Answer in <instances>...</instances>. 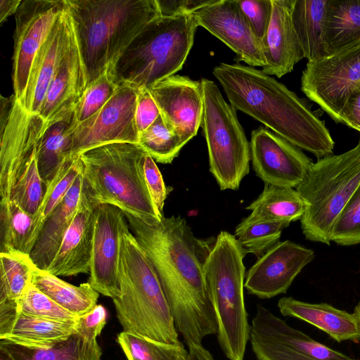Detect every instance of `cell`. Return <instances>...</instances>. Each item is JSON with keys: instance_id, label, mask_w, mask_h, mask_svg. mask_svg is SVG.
Masks as SVG:
<instances>
[{"instance_id": "e575fe53", "label": "cell", "mask_w": 360, "mask_h": 360, "mask_svg": "<svg viewBox=\"0 0 360 360\" xmlns=\"http://www.w3.org/2000/svg\"><path fill=\"white\" fill-rule=\"evenodd\" d=\"M290 223L257 219L250 214L236 228L235 237L243 253L262 257L279 242L282 231Z\"/></svg>"}, {"instance_id": "d4e9b609", "label": "cell", "mask_w": 360, "mask_h": 360, "mask_svg": "<svg viewBox=\"0 0 360 360\" xmlns=\"http://www.w3.org/2000/svg\"><path fill=\"white\" fill-rule=\"evenodd\" d=\"M278 307L283 316L307 322L338 342L360 341V327L354 313H348L327 303H309L292 297L281 298Z\"/></svg>"}, {"instance_id": "7c38bea8", "label": "cell", "mask_w": 360, "mask_h": 360, "mask_svg": "<svg viewBox=\"0 0 360 360\" xmlns=\"http://www.w3.org/2000/svg\"><path fill=\"white\" fill-rule=\"evenodd\" d=\"M249 341L257 360H358L313 340L262 304L252 319Z\"/></svg>"}, {"instance_id": "f907efd6", "label": "cell", "mask_w": 360, "mask_h": 360, "mask_svg": "<svg viewBox=\"0 0 360 360\" xmlns=\"http://www.w3.org/2000/svg\"><path fill=\"white\" fill-rule=\"evenodd\" d=\"M0 360H12L3 349H0Z\"/></svg>"}, {"instance_id": "c3c4849f", "label": "cell", "mask_w": 360, "mask_h": 360, "mask_svg": "<svg viewBox=\"0 0 360 360\" xmlns=\"http://www.w3.org/2000/svg\"><path fill=\"white\" fill-rule=\"evenodd\" d=\"M187 360H214L211 353L202 344H193L188 346Z\"/></svg>"}, {"instance_id": "9c48e42d", "label": "cell", "mask_w": 360, "mask_h": 360, "mask_svg": "<svg viewBox=\"0 0 360 360\" xmlns=\"http://www.w3.org/2000/svg\"><path fill=\"white\" fill-rule=\"evenodd\" d=\"M204 109L201 122L210 171L221 190H237L249 173L250 146L236 110L222 96L214 82L201 80Z\"/></svg>"}, {"instance_id": "52a82bcc", "label": "cell", "mask_w": 360, "mask_h": 360, "mask_svg": "<svg viewBox=\"0 0 360 360\" xmlns=\"http://www.w3.org/2000/svg\"><path fill=\"white\" fill-rule=\"evenodd\" d=\"M245 256L235 236L222 231L204 268L217 320L218 342L229 360H244L250 340V325L244 299Z\"/></svg>"}, {"instance_id": "7bdbcfd3", "label": "cell", "mask_w": 360, "mask_h": 360, "mask_svg": "<svg viewBox=\"0 0 360 360\" xmlns=\"http://www.w3.org/2000/svg\"><path fill=\"white\" fill-rule=\"evenodd\" d=\"M143 177L158 211L163 214V207L168 192L162 176L153 158L145 150L141 158Z\"/></svg>"}, {"instance_id": "7a4b0ae2", "label": "cell", "mask_w": 360, "mask_h": 360, "mask_svg": "<svg viewBox=\"0 0 360 360\" xmlns=\"http://www.w3.org/2000/svg\"><path fill=\"white\" fill-rule=\"evenodd\" d=\"M230 104L317 159L333 155L325 122L283 84L254 67L221 63L213 70Z\"/></svg>"}, {"instance_id": "cb8c5ba5", "label": "cell", "mask_w": 360, "mask_h": 360, "mask_svg": "<svg viewBox=\"0 0 360 360\" xmlns=\"http://www.w3.org/2000/svg\"><path fill=\"white\" fill-rule=\"evenodd\" d=\"M84 191L82 170L64 198L45 221L29 254L35 266L47 271L76 214Z\"/></svg>"}, {"instance_id": "44dd1931", "label": "cell", "mask_w": 360, "mask_h": 360, "mask_svg": "<svg viewBox=\"0 0 360 360\" xmlns=\"http://www.w3.org/2000/svg\"><path fill=\"white\" fill-rule=\"evenodd\" d=\"M86 87L84 68L72 27L66 51L37 115L46 124L63 118L74 111Z\"/></svg>"}, {"instance_id": "f35d334b", "label": "cell", "mask_w": 360, "mask_h": 360, "mask_svg": "<svg viewBox=\"0 0 360 360\" xmlns=\"http://www.w3.org/2000/svg\"><path fill=\"white\" fill-rule=\"evenodd\" d=\"M118 87L110 72L102 75L86 86L74 110L77 124L82 123L98 112L111 98Z\"/></svg>"}, {"instance_id": "484cf974", "label": "cell", "mask_w": 360, "mask_h": 360, "mask_svg": "<svg viewBox=\"0 0 360 360\" xmlns=\"http://www.w3.org/2000/svg\"><path fill=\"white\" fill-rule=\"evenodd\" d=\"M77 319L55 321L19 312L9 330L0 336V340L34 349L51 347L77 333Z\"/></svg>"}, {"instance_id": "e0dca14e", "label": "cell", "mask_w": 360, "mask_h": 360, "mask_svg": "<svg viewBox=\"0 0 360 360\" xmlns=\"http://www.w3.org/2000/svg\"><path fill=\"white\" fill-rule=\"evenodd\" d=\"M314 258L311 249L288 240L279 241L248 270L245 288L262 299L285 293L302 269Z\"/></svg>"}, {"instance_id": "1f68e13d", "label": "cell", "mask_w": 360, "mask_h": 360, "mask_svg": "<svg viewBox=\"0 0 360 360\" xmlns=\"http://www.w3.org/2000/svg\"><path fill=\"white\" fill-rule=\"evenodd\" d=\"M253 217L263 221L290 223L301 219L307 203L297 189L266 185L263 191L247 207Z\"/></svg>"}, {"instance_id": "ab89813d", "label": "cell", "mask_w": 360, "mask_h": 360, "mask_svg": "<svg viewBox=\"0 0 360 360\" xmlns=\"http://www.w3.org/2000/svg\"><path fill=\"white\" fill-rule=\"evenodd\" d=\"M18 311L41 319L72 321L79 317L59 306L32 283L18 302Z\"/></svg>"}, {"instance_id": "ba28073f", "label": "cell", "mask_w": 360, "mask_h": 360, "mask_svg": "<svg viewBox=\"0 0 360 360\" xmlns=\"http://www.w3.org/2000/svg\"><path fill=\"white\" fill-rule=\"evenodd\" d=\"M360 186V142L352 149L313 162L296 188L307 203L300 219L307 240L329 245L332 228Z\"/></svg>"}, {"instance_id": "7dc6e473", "label": "cell", "mask_w": 360, "mask_h": 360, "mask_svg": "<svg viewBox=\"0 0 360 360\" xmlns=\"http://www.w3.org/2000/svg\"><path fill=\"white\" fill-rule=\"evenodd\" d=\"M22 0L0 1V23L2 24L10 15L15 14Z\"/></svg>"}, {"instance_id": "3957f363", "label": "cell", "mask_w": 360, "mask_h": 360, "mask_svg": "<svg viewBox=\"0 0 360 360\" xmlns=\"http://www.w3.org/2000/svg\"><path fill=\"white\" fill-rule=\"evenodd\" d=\"M65 2L84 68L86 86L110 72L138 34L160 16L156 0Z\"/></svg>"}, {"instance_id": "d590c367", "label": "cell", "mask_w": 360, "mask_h": 360, "mask_svg": "<svg viewBox=\"0 0 360 360\" xmlns=\"http://www.w3.org/2000/svg\"><path fill=\"white\" fill-rule=\"evenodd\" d=\"M117 341L127 360H187L188 352L181 342L167 343L127 332Z\"/></svg>"}, {"instance_id": "f6af8a7d", "label": "cell", "mask_w": 360, "mask_h": 360, "mask_svg": "<svg viewBox=\"0 0 360 360\" xmlns=\"http://www.w3.org/2000/svg\"><path fill=\"white\" fill-rule=\"evenodd\" d=\"M160 16L174 17L192 14L213 0H156Z\"/></svg>"}, {"instance_id": "681fc988", "label": "cell", "mask_w": 360, "mask_h": 360, "mask_svg": "<svg viewBox=\"0 0 360 360\" xmlns=\"http://www.w3.org/2000/svg\"><path fill=\"white\" fill-rule=\"evenodd\" d=\"M354 314H355V316L357 318V320H358V322L359 324V327H360V301L355 307L354 310Z\"/></svg>"}, {"instance_id": "6da1fadb", "label": "cell", "mask_w": 360, "mask_h": 360, "mask_svg": "<svg viewBox=\"0 0 360 360\" xmlns=\"http://www.w3.org/2000/svg\"><path fill=\"white\" fill-rule=\"evenodd\" d=\"M124 215L156 271L176 328L187 346L202 344L204 338L217 334L204 270L216 238H197L180 216L146 222Z\"/></svg>"}, {"instance_id": "8992f818", "label": "cell", "mask_w": 360, "mask_h": 360, "mask_svg": "<svg viewBox=\"0 0 360 360\" xmlns=\"http://www.w3.org/2000/svg\"><path fill=\"white\" fill-rule=\"evenodd\" d=\"M192 14L159 16L132 40L110 72L117 84L149 88L179 71L193 46Z\"/></svg>"}, {"instance_id": "ffe728a7", "label": "cell", "mask_w": 360, "mask_h": 360, "mask_svg": "<svg viewBox=\"0 0 360 360\" xmlns=\"http://www.w3.org/2000/svg\"><path fill=\"white\" fill-rule=\"evenodd\" d=\"M72 21L65 7L57 18L32 62L24 99L20 105L30 114H38L51 82L66 51Z\"/></svg>"}, {"instance_id": "836d02e7", "label": "cell", "mask_w": 360, "mask_h": 360, "mask_svg": "<svg viewBox=\"0 0 360 360\" xmlns=\"http://www.w3.org/2000/svg\"><path fill=\"white\" fill-rule=\"evenodd\" d=\"M34 267L26 253L0 252V301L18 304L31 283Z\"/></svg>"}, {"instance_id": "9a60e30c", "label": "cell", "mask_w": 360, "mask_h": 360, "mask_svg": "<svg viewBox=\"0 0 360 360\" xmlns=\"http://www.w3.org/2000/svg\"><path fill=\"white\" fill-rule=\"evenodd\" d=\"M251 161L266 185L296 188L313 163L301 149L264 127L252 131Z\"/></svg>"}, {"instance_id": "4316f807", "label": "cell", "mask_w": 360, "mask_h": 360, "mask_svg": "<svg viewBox=\"0 0 360 360\" xmlns=\"http://www.w3.org/2000/svg\"><path fill=\"white\" fill-rule=\"evenodd\" d=\"M12 360H101L97 337L77 330L67 340L46 349H34L1 341Z\"/></svg>"}, {"instance_id": "4fadbf2b", "label": "cell", "mask_w": 360, "mask_h": 360, "mask_svg": "<svg viewBox=\"0 0 360 360\" xmlns=\"http://www.w3.org/2000/svg\"><path fill=\"white\" fill-rule=\"evenodd\" d=\"M139 89L120 84L108 102L86 121L76 124L70 134L68 158L113 143H139L135 112Z\"/></svg>"}, {"instance_id": "d6986e66", "label": "cell", "mask_w": 360, "mask_h": 360, "mask_svg": "<svg viewBox=\"0 0 360 360\" xmlns=\"http://www.w3.org/2000/svg\"><path fill=\"white\" fill-rule=\"evenodd\" d=\"M197 26L215 36L251 67H263L262 44L253 33L238 0H213L192 13Z\"/></svg>"}, {"instance_id": "f1b7e54d", "label": "cell", "mask_w": 360, "mask_h": 360, "mask_svg": "<svg viewBox=\"0 0 360 360\" xmlns=\"http://www.w3.org/2000/svg\"><path fill=\"white\" fill-rule=\"evenodd\" d=\"M31 283L59 306L77 317L87 314L97 305L99 293L88 282L79 286L73 285L35 266Z\"/></svg>"}, {"instance_id": "8d00e7d4", "label": "cell", "mask_w": 360, "mask_h": 360, "mask_svg": "<svg viewBox=\"0 0 360 360\" xmlns=\"http://www.w3.org/2000/svg\"><path fill=\"white\" fill-rule=\"evenodd\" d=\"M32 219L33 216L15 202L1 200V252L18 251L25 253Z\"/></svg>"}, {"instance_id": "74e56055", "label": "cell", "mask_w": 360, "mask_h": 360, "mask_svg": "<svg viewBox=\"0 0 360 360\" xmlns=\"http://www.w3.org/2000/svg\"><path fill=\"white\" fill-rule=\"evenodd\" d=\"M138 144L155 161L168 164L179 155L186 143L160 115L148 129L139 134Z\"/></svg>"}, {"instance_id": "60d3db41", "label": "cell", "mask_w": 360, "mask_h": 360, "mask_svg": "<svg viewBox=\"0 0 360 360\" xmlns=\"http://www.w3.org/2000/svg\"><path fill=\"white\" fill-rule=\"evenodd\" d=\"M330 239L345 246L360 243V186L336 219Z\"/></svg>"}, {"instance_id": "4dcf8cb0", "label": "cell", "mask_w": 360, "mask_h": 360, "mask_svg": "<svg viewBox=\"0 0 360 360\" xmlns=\"http://www.w3.org/2000/svg\"><path fill=\"white\" fill-rule=\"evenodd\" d=\"M327 55L360 41V0H328L324 22Z\"/></svg>"}, {"instance_id": "5b68a950", "label": "cell", "mask_w": 360, "mask_h": 360, "mask_svg": "<svg viewBox=\"0 0 360 360\" xmlns=\"http://www.w3.org/2000/svg\"><path fill=\"white\" fill-rule=\"evenodd\" d=\"M144 150L137 143H113L79 155L84 191L96 207L110 205L144 221H160L141 169Z\"/></svg>"}, {"instance_id": "f546056e", "label": "cell", "mask_w": 360, "mask_h": 360, "mask_svg": "<svg viewBox=\"0 0 360 360\" xmlns=\"http://www.w3.org/2000/svg\"><path fill=\"white\" fill-rule=\"evenodd\" d=\"M74 111L51 124H46L37 150L40 176L46 186L68 158L70 134L76 125Z\"/></svg>"}, {"instance_id": "2e32d148", "label": "cell", "mask_w": 360, "mask_h": 360, "mask_svg": "<svg viewBox=\"0 0 360 360\" xmlns=\"http://www.w3.org/2000/svg\"><path fill=\"white\" fill-rule=\"evenodd\" d=\"M126 221L123 211L115 206L102 204L96 207L88 283L98 293L112 299L120 294V232Z\"/></svg>"}, {"instance_id": "603a6c76", "label": "cell", "mask_w": 360, "mask_h": 360, "mask_svg": "<svg viewBox=\"0 0 360 360\" xmlns=\"http://www.w3.org/2000/svg\"><path fill=\"white\" fill-rule=\"evenodd\" d=\"M294 0H272V14L262 41V71L278 77L290 72L304 53L295 33L292 11Z\"/></svg>"}, {"instance_id": "ee69618b", "label": "cell", "mask_w": 360, "mask_h": 360, "mask_svg": "<svg viewBox=\"0 0 360 360\" xmlns=\"http://www.w3.org/2000/svg\"><path fill=\"white\" fill-rule=\"evenodd\" d=\"M160 115V110L148 89H139L135 112L139 134L148 129Z\"/></svg>"}, {"instance_id": "8fae6325", "label": "cell", "mask_w": 360, "mask_h": 360, "mask_svg": "<svg viewBox=\"0 0 360 360\" xmlns=\"http://www.w3.org/2000/svg\"><path fill=\"white\" fill-rule=\"evenodd\" d=\"M0 108V194L1 200H10L20 175L37 156L46 122L27 112L14 94L1 95Z\"/></svg>"}, {"instance_id": "ac0fdd59", "label": "cell", "mask_w": 360, "mask_h": 360, "mask_svg": "<svg viewBox=\"0 0 360 360\" xmlns=\"http://www.w3.org/2000/svg\"><path fill=\"white\" fill-rule=\"evenodd\" d=\"M148 89L165 122L188 143L201 126L204 109L201 81L174 75Z\"/></svg>"}, {"instance_id": "7402d4cb", "label": "cell", "mask_w": 360, "mask_h": 360, "mask_svg": "<svg viewBox=\"0 0 360 360\" xmlns=\"http://www.w3.org/2000/svg\"><path fill=\"white\" fill-rule=\"evenodd\" d=\"M96 206L84 191L76 214L47 271L57 276L89 273Z\"/></svg>"}, {"instance_id": "30bf717a", "label": "cell", "mask_w": 360, "mask_h": 360, "mask_svg": "<svg viewBox=\"0 0 360 360\" xmlns=\"http://www.w3.org/2000/svg\"><path fill=\"white\" fill-rule=\"evenodd\" d=\"M359 86L360 41L308 61L301 78L302 91L338 123H344L343 111Z\"/></svg>"}, {"instance_id": "bcb514c9", "label": "cell", "mask_w": 360, "mask_h": 360, "mask_svg": "<svg viewBox=\"0 0 360 360\" xmlns=\"http://www.w3.org/2000/svg\"><path fill=\"white\" fill-rule=\"evenodd\" d=\"M344 124L360 131V86L351 95L343 111Z\"/></svg>"}, {"instance_id": "d6a6232c", "label": "cell", "mask_w": 360, "mask_h": 360, "mask_svg": "<svg viewBox=\"0 0 360 360\" xmlns=\"http://www.w3.org/2000/svg\"><path fill=\"white\" fill-rule=\"evenodd\" d=\"M81 170L82 165L79 156L68 159L53 179L46 186L42 200L33 216L25 253H30L45 221L64 198Z\"/></svg>"}, {"instance_id": "83f0119b", "label": "cell", "mask_w": 360, "mask_h": 360, "mask_svg": "<svg viewBox=\"0 0 360 360\" xmlns=\"http://www.w3.org/2000/svg\"><path fill=\"white\" fill-rule=\"evenodd\" d=\"M328 0H294L292 20L308 61L327 56L324 39V22Z\"/></svg>"}, {"instance_id": "b9f144b4", "label": "cell", "mask_w": 360, "mask_h": 360, "mask_svg": "<svg viewBox=\"0 0 360 360\" xmlns=\"http://www.w3.org/2000/svg\"><path fill=\"white\" fill-rule=\"evenodd\" d=\"M238 2L253 33L262 44L271 18L272 0H238Z\"/></svg>"}, {"instance_id": "277c9868", "label": "cell", "mask_w": 360, "mask_h": 360, "mask_svg": "<svg viewBox=\"0 0 360 360\" xmlns=\"http://www.w3.org/2000/svg\"><path fill=\"white\" fill-rule=\"evenodd\" d=\"M118 276L120 294L112 301L123 331L162 342H179L159 278L127 221L120 232Z\"/></svg>"}, {"instance_id": "5bb4252c", "label": "cell", "mask_w": 360, "mask_h": 360, "mask_svg": "<svg viewBox=\"0 0 360 360\" xmlns=\"http://www.w3.org/2000/svg\"><path fill=\"white\" fill-rule=\"evenodd\" d=\"M65 7V0H22L15 14L12 81L20 104L34 58Z\"/></svg>"}]
</instances>
